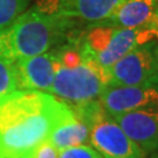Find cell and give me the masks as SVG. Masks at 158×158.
<instances>
[{"mask_svg": "<svg viewBox=\"0 0 158 158\" xmlns=\"http://www.w3.org/2000/svg\"><path fill=\"white\" fill-rule=\"evenodd\" d=\"M152 42L137 47L114 63L108 70L109 85L158 88V68L153 59Z\"/></svg>", "mask_w": 158, "mask_h": 158, "instance_id": "5b68a950", "label": "cell"}, {"mask_svg": "<svg viewBox=\"0 0 158 158\" xmlns=\"http://www.w3.org/2000/svg\"><path fill=\"white\" fill-rule=\"evenodd\" d=\"M72 110L89 127L90 143L103 158H144L141 148L104 111L98 100Z\"/></svg>", "mask_w": 158, "mask_h": 158, "instance_id": "3957f363", "label": "cell"}, {"mask_svg": "<svg viewBox=\"0 0 158 158\" xmlns=\"http://www.w3.org/2000/svg\"><path fill=\"white\" fill-rule=\"evenodd\" d=\"M73 110L40 90H17L0 100V158L32 153Z\"/></svg>", "mask_w": 158, "mask_h": 158, "instance_id": "6da1fadb", "label": "cell"}, {"mask_svg": "<svg viewBox=\"0 0 158 158\" xmlns=\"http://www.w3.org/2000/svg\"><path fill=\"white\" fill-rule=\"evenodd\" d=\"M98 101L111 117L137 110H158V88L108 85Z\"/></svg>", "mask_w": 158, "mask_h": 158, "instance_id": "52a82bcc", "label": "cell"}, {"mask_svg": "<svg viewBox=\"0 0 158 158\" xmlns=\"http://www.w3.org/2000/svg\"><path fill=\"white\" fill-rule=\"evenodd\" d=\"M59 158H103L96 149L90 145L68 148L59 151Z\"/></svg>", "mask_w": 158, "mask_h": 158, "instance_id": "9a60e30c", "label": "cell"}, {"mask_svg": "<svg viewBox=\"0 0 158 158\" xmlns=\"http://www.w3.org/2000/svg\"><path fill=\"white\" fill-rule=\"evenodd\" d=\"M158 0H125L101 25L116 28H142L151 26Z\"/></svg>", "mask_w": 158, "mask_h": 158, "instance_id": "8fae6325", "label": "cell"}, {"mask_svg": "<svg viewBox=\"0 0 158 158\" xmlns=\"http://www.w3.org/2000/svg\"><path fill=\"white\" fill-rule=\"evenodd\" d=\"M56 66V59L53 53H45L15 61L14 67L19 89L49 91L54 81Z\"/></svg>", "mask_w": 158, "mask_h": 158, "instance_id": "30bf717a", "label": "cell"}, {"mask_svg": "<svg viewBox=\"0 0 158 158\" xmlns=\"http://www.w3.org/2000/svg\"><path fill=\"white\" fill-rule=\"evenodd\" d=\"M152 158H158V156H155V157H152Z\"/></svg>", "mask_w": 158, "mask_h": 158, "instance_id": "ffe728a7", "label": "cell"}, {"mask_svg": "<svg viewBox=\"0 0 158 158\" xmlns=\"http://www.w3.org/2000/svg\"><path fill=\"white\" fill-rule=\"evenodd\" d=\"M76 36L75 20L32 7L0 32V56L15 62L45 54Z\"/></svg>", "mask_w": 158, "mask_h": 158, "instance_id": "7a4b0ae2", "label": "cell"}, {"mask_svg": "<svg viewBox=\"0 0 158 158\" xmlns=\"http://www.w3.org/2000/svg\"><path fill=\"white\" fill-rule=\"evenodd\" d=\"M152 41H158V31L152 26L134 29L114 27L113 35L107 47L85 61L96 63L101 69L108 73L109 68L119 59L137 47L150 44Z\"/></svg>", "mask_w": 158, "mask_h": 158, "instance_id": "ba28073f", "label": "cell"}, {"mask_svg": "<svg viewBox=\"0 0 158 158\" xmlns=\"http://www.w3.org/2000/svg\"><path fill=\"white\" fill-rule=\"evenodd\" d=\"M48 141L59 151L68 148L87 145L90 142L89 127L74 113H72L52 130Z\"/></svg>", "mask_w": 158, "mask_h": 158, "instance_id": "7c38bea8", "label": "cell"}, {"mask_svg": "<svg viewBox=\"0 0 158 158\" xmlns=\"http://www.w3.org/2000/svg\"><path fill=\"white\" fill-rule=\"evenodd\" d=\"M113 118L144 153L158 150V110H137Z\"/></svg>", "mask_w": 158, "mask_h": 158, "instance_id": "9c48e42d", "label": "cell"}, {"mask_svg": "<svg viewBox=\"0 0 158 158\" xmlns=\"http://www.w3.org/2000/svg\"><path fill=\"white\" fill-rule=\"evenodd\" d=\"M123 1L125 0H36L34 7L46 14L101 25Z\"/></svg>", "mask_w": 158, "mask_h": 158, "instance_id": "8992f818", "label": "cell"}, {"mask_svg": "<svg viewBox=\"0 0 158 158\" xmlns=\"http://www.w3.org/2000/svg\"><path fill=\"white\" fill-rule=\"evenodd\" d=\"M34 158H59V150L51 142L45 141L35 149L33 153Z\"/></svg>", "mask_w": 158, "mask_h": 158, "instance_id": "2e32d148", "label": "cell"}, {"mask_svg": "<svg viewBox=\"0 0 158 158\" xmlns=\"http://www.w3.org/2000/svg\"><path fill=\"white\" fill-rule=\"evenodd\" d=\"M151 26H152L155 29H157L158 31V7H157V10H156V12H155V17H153Z\"/></svg>", "mask_w": 158, "mask_h": 158, "instance_id": "ac0fdd59", "label": "cell"}, {"mask_svg": "<svg viewBox=\"0 0 158 158\" xmlns=\"http://www.w3.org/2000/svg\"><path fill=\"white\" fill-rule=\"evenodd\" d=\"M31 0H0V32L10 27L27 8Z\"/></svg>", "mask_w": 158, "mask_h": 158, "instance_id": "4fadbf2b", "label": "cell"}, {"mask_svg": "<svg viewBox=\"0 0 158 158\" xmlns=\"http://www.w3.org/2000/svg\"><path fill=\"white\" fill-rule=\"evenodd\" d=\"M33 153H34V152H32V153H26V155H23V156H19V157H17V158H34V157H33Z\"/></svg>", "mask_w": 158, "mask_h": 158, "instance_id": "d6986e66", "label": "cell"}, {"mask_svg": "<svg viewBox=\"0 0 158 158\" xmlns=\"http://www.w3.org/2000/svg\"><path fill=\"white\" fill-rule=\"evenodd\" d=\"M152 54H153V59H155V62H156V66L158 68V41H153L152 42Z\"/></svg>", "mask_w": 158, "mask_h": 158, "instance_id": "e0dca14e", "label": "cell"}, {"mask_svg": "<svg viewBox=\"0 0 158 158\" xmlns=\"http://www.w3.org/2000/svg\"><path fill=\"white\" fill-rule=\"evenodd\" d=\"M19 89L14 62L0 56V100Z\"/></svg>", "mask_w": 158, "mask_h": 158, "instance_id": "5bb4252c", "label": "cell"}, {"mask_svg": "<svg viewBox=\"0 0 158 158\" xmlns=\"http://www.w3.org/2000/svg\"><path fill=\"white\" fill-rule=\"evenodd\" d=\"M108 85V73L91 61H85L75 68L63 67L57 63L49 93L69 108H76L97 101Z\"/></svg>", "mask_w": 158, "mask_h": 158, "instance_id": "277c9868", "label": "cell"}]
</instances>
